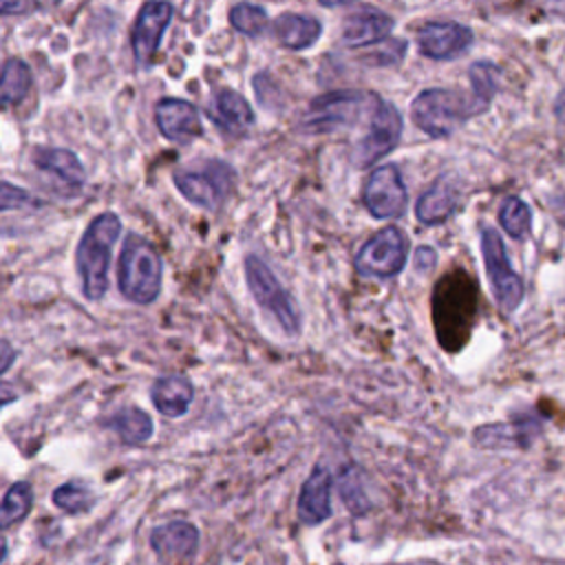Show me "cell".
Masks as SVG:
<instances>
[{
  "mask_svg": "<svg viewBox=\"0 0 565 565\" xmlns=\"http://www.w3.org/2000/svg\"><path fill=\"white\" fill-rule=\"evenodd\" d=\"M433 307L441 347L448 351L461 349L477 309V285L463 271H455L437 282Z\"/></svg>",
  "mask_w": 565,
  "mask_h": 565,
  "instance_id": "cell-2",
  "label": "cell"
},
{
  "mask_svg": "<svg viewBox=\"0 0 565 565\" xmlns=\"http://www.w3.org/2000/svg\"><path fill=\"white\" fill-rule=\"evenodd\" d=\"M322 33V24L316 18L300 13H280L274 20V35L278 44L291 51L309 49Z\"/></svg>",
  "mask_w": 565,
  "mask_h": 565,
  "instance_id": "cell-23",
  "label": "cell"
},
{
  "mask_svg": "<svg viewBox=\"0 0 565 565\" xmlns=\"http://www.w3.org/2000/svg\"><path fill=\"white\" fill-rule=\"evenodd\" d=\"M150 547L161 565H190L199 550V530L190 521H168L150 532Z\"/></svg>",
  "mask_w": 565,
  "mask_h": 565,
  "instance_id": "cell-12",
  "label": "cell"
},
{
  "mask_svg": "<svg viewBox=\"0 0 565 565\" xmlns=\"http://www.w3.org/2000/svg\"><path fill=\"white\" fill-rule=\"evenodd\" d=\"M33 166L55 177L66 188V192H71V196H75L86 181V170L77 154L64 148H35Z\"/></svg>",
  "mask_w": 565,
  "mask_h": 565,
  "instance_id": "cell-20",
  "label": "cell"
},
{
  "mask_svg": "<svg viewBox=\"0 0 565 565\" xmlns=\"http://www.w3.org/2000/svg\"><path fill=\"white\" fill-rule=\"evenodd\" d=\"M362 201L375 218H397L404 214L408 192L399 170L393 163L375 168L362 190Z\"/></svg>",
  "mask_w": 565,
  "mask_h": 565,
  "instance_id": "cell-11",
  "label": "cell"
},
{
  "mask_svg": "<svg viewBox=\"0 0 565 565\" xmlns=\"http://www.w3.org/2000/svg\"><path fill=\"white\" fill-rule=\"evenodd\" d=\"M408 238L395 225H386L375 232L355 254V271L364 278H393L406 265Z\"/></svg>",
  "mask_w": 565,
  "mask_h": 565,
  "instance_id": "cell-7",
  "label": "cell"
},
{
  "mask_svg": "<svg viewBox=\"0 0 565 565\" xmlns=\"http://www.w3.org/2000/svg\"><path fill=\"white\" fill-rule=\"evenodd\" d=\"M172 18V4L168 0H148L137 13L132 26V53L141 66H148L161 44L163 31Z\"/></svg>",
  "mask_w": 565,
  "mask_h": 565,
  "instance_id": "cell-13",
  "label": "cell"
},
{
  "mask_svg": "<svg viewBox=\"0 0 565 565\" xmlns=\"http://www.w3.org/2000/svg\"><path fill=\"white\" fill-rule=\"evenodd\" d=\"M31 88V71L29 66L18 60L9 57L2 66V82H0V97L4 106L20 104Z\"/></svg>",
  "mask_w": 565,
  "mask_h": 565,
  "instance_id": "cell-26",
  "label": "cell"
},
{
  "mask_svg": "<svg viewBox=\"0 0 565 565\" xmlns=\"http://www.w3.org/2000/svg\"><path fill=\"white\" fill-rule=\"evenodd\" d=\"M459 203V190L448 181H435L415 203V216L424 225H439L444 223Z\"/></svg>",
  "mask_w": 565,
  "mask_h": 565,
  "instance_id": "cell-22",
  "label": "cell"
},
{
  "mask_svg": "<svg viewBox=\"0 0 565 565\" xmlns=\"http://www.w3.org/2000/svg\"><path fill=\"white\" fill-rule=\"evenodd\" d=\"M119 234H121V221L115 212L97 214L84 230L75 249V267L79 274L82 294L86 300L104 298L108 289L110 254Z\"/></svg>",
  "mask_w": 565,
  "mask_h": 565,
  "instance_id": "cell-1",
  "label": "cell"
},
{
  "mask_svg": "<svg viewBox=\"0 0 565 565\" xmlns=\"http://www.w3.org/2000/svg\"><path fill=\"white\" fill-rule=\"evenodd\" d=\"M435 260H437V256H435V252L430 247H419L417 254H415L417 269H422V265H424V269H433Z\"/></svg>",
  "mask_w": 565,
  "mask_h": 565,
  "instance_id": "cell-35",
  "label": "cell"
},
{
  "mask_svg": "<svg viewBox=\"0 0 565 565\" xmlns=\"http://www.w3.org/2000/svg\"><path fill=\"white\" fill-rule=\"evenodd\" d=\"M552 210H554V216H556V221L565 227V192L563 194H558L556 199H554V203H552Z\"/></svg>",
  "mask_w": 565,
  "mask_h": 565,
  "instance_id": "cell-37",
  "label": "cell"
},
{
  "mask_svg": "<svg viewBox=\"0 0 565 565\" xmlns=\"http://www.w3.org/2000/svg\"><path fill=\"white\" fill-rule=\"evenodd\" d=\"M0 205H2V210L7 212V210H13V207H33V205H40V201L33 196V194H29L26 190H22V188H15V185H11V183H2V192H0Z\"/></svg>",
  "mask_w": 565,
  "mask_h": 565,
  "instance_id": "cell-33",
  "label": "cell"
},
{
  "mask_svg": "<svg viewBox=\"0 0 565 565\" xmlns=\"http://www.w3.org/2000/svg\"><path fill=\"white\" fill-rule=\"evenodd\" d=\"M331 472L322 466H316L298 492L296 514L305 525H320L331 516Z\"/></svg>",
  "mask_w": 565,
  "mask_h": 565,
  "instance_id": "cell-15",
  "label": "cell"
},
{
  "mask_svg": "<svg viewBox=\"0 0 565 565\" xmlns=\"http://www.w3.org/2000/svg\"><path fill=\"white\" fill-rule=\"evenodd\" d=\"M406 42L397 38H384L375 44L364 46V53H360V60L369 66H395L404 60Z\"/></svg>",
  "mask_w": 565,
  "mask_h": 565,
  "instance_id": "cell-30",
  "label": "cell"
},
{
  "mask_svg": "<svg viewBox=\"0 0 565 565\" xmlns=\"http://www.w3.org/2000/svg\"><path fill=\"white\" fill-rule=\"evenodd\" d=\"M481 254H483V265H486L499 309L503 313H514V309L523 300V280L512 269L505 245L497 230L492 227L481 230Z\"/></svg>",
  "mask_w": 565,
  "mask_h": 565,
  "instance_id": "cell-8",
  "label": "cell"
},
{
  "mask_svg": "<svg viewBox=\"0 0 565 565\" xmlns=\"http://www.w3.org/2000/svg\"><path fill=\"white\" fill-rule=\"evenodd\" d=\"M0 351H2V353H0V362H2V364H0V373L4 375V373L11 369L13 360H15V349L9 344V340H2V342H0Z\"/></svg>",
  "mask_w": 565,
  "mask_h": 565,
  "instance_id": "cell-34",
  "label": "cell"
},
{
  "mask_svg": "<svg viewBox=\"0 0 565 565\" xmlns=\"http://www.w3.org/2000/svg\"><path fill=\"white\" fill-rule=\"evenodd\" d=\"M53 503L66 512V514H82V512H88L95 497L90 492V488L86 483H79V481H64L60 483L53 494H51Z\"/></svg>",
  "mask_w": 565,
  "mask_h": 565,
  "instance_id": "cell-28",
  "label": "cell"
},
{
  "mask_svg": "<svg viewBox=\"0 0 565 565\" xmlns=\"http://www.w3.org/2000/svg\"><path fill=\"white\" fill-rule=\"evenodd\" d=\"M210 119L225 132L241 137L247 135V130L254 124V110L247 104V99L232 90V88H221L214 93L210 106H207Z\"/></svg>",
  "mask_w": 565,
  "mask_h": 565,
  "instance_id": "cell-19",
  "label": "cell"
},
{
  "mask_svg": "<svg viewBox=\"0 0 565 565\" xmlns=\"http://www.w3.org/2000/svg\"><path fill=\"white\" fill-rule=\"evenodd\" d=\"M245 282L249 287L252 298L258 302V307L265 309L287 335L294 338L300 333L302 316H300L296 300L278 282V278L269 269V265L263 258H258L256 254L245 256Z\"/></svg>",
  "mask_w": 565,
  "mask_h": 565,
  "instance_id": "cell-5",
  "label": "cell"
},
{
  "mask_svg": "<svg viewBox=\"0 0 565 565\" xmlns=\"http://www.w3.org/2000/svg\"><path fill=\"white\" fill-rule=\"evenodd\" d=\"M161 280L163 263L159 252L146 238L128 234L117 265L119 294L132 305H150L161 294Z\"/></svg>",
  "mask_w": 565,
  "mask_h": 565,
  "instance_id": "cell-4",
  "label": "cell"
},
{
  "mask_svg": "<svg viewBox=\"0 0 565 565\" xmlns=\"http://www.w3.org/2000/svg\"><path fill=\"white\" fill-rule=\"evenodd\" d=\"M472 44V31L459 22L433 20L417 31V46L422 55L430 60H452L468 51Z\"/></svg>",
  "mask_w": 565,
  "mask_h": 565,
  "instance_id": "cell-14",
  "label": "cell"
},
{
  "mask_svg": "<svg viewBox=\"0 0 565 565\" xmlns=\"http://www.w3.org/2000/svg\"><path fill=\"white\" fill-rule=\"evenodd\" d=\"M470 84L472 90L483 99V102H492V97L497 95L499 88V68L490 62H477L470 66Z\"/></svg>",
  "mask_w": 565,
  "mask_h": 565,
  "instance_id": "cell-32",
  "label": "cell"
},
{
  "mask_svg": "<svg viewBox=\"0 0 565 565\" xmlns=\"http://www.w3.org/2000/svg\"><path fill=\"white\" fill-rule=\"evenodd\" d=\"M375 95L355 93V90H333L324 93L307 106L305 115L298 121V130L305 135L333 132L347 126H353L362 113L375 104Z\"/></svg>",
  "mask_w": 565,
  "mask_h": 565,
  "instance_id": "cell-6",
  "label": "cell"
},
{
  "mask_svg": "<svg viewBox=\"0 0 565 565\" xmlns=\"http://www.w3.org/2000/svg\"><path fill=\"white\" fill-rule=\"evenodd\" d=\"M33 505V488L29 481H15L9 486V490L2 497V508H0V527L9 530L18 525Z\"/></svg>",
  "mask_w": 565,
  "mask_h": 565,
  "instance_id": "cell-25",
  "label": "cell"
},
{
  "mask_svg": "<svg viewBox=\"0 0 565 565\" xmlns=\"http://www.w3.org/2000/svg\"><path fill=\"white\" fill-rule=\"evenodd\" d=\"M0 11L2 15H13L24 11V0H0Z\"/></svg>",
  "mask_w": 565,
  "mask_h": 565,
  "instance_id": "cell-36",
  "label": "cell"
},
{
  "mask_svg": "<svg viewBox=\"0 0 565 565\" xmlns=\"http://www.w3.org/2000/svg\"><path fill=\"white\" fill-rule=\"evenodd\" d=\"M499 223L501 227L516 241L525 238L532 227V212L527 203L519 196H508L499 207Z\"/></svg>",
  "mask_w": 565,
  "mask_h": 565,
  "instance_id": "cell-27",
  "label": "cell"
},
{
  "mask_svg": "<svg viewBox=\"0 0 565 565\" xmlns=\"http://www.w3.org/2000/svg\"><path fill=\"white\" fill-rule=\"evenodd\" d=\"M150 397L154 408L174 419V417H183L194 399V386L188 377L183 375H161L154 380L152 388H150Z\"/></svg>",
  "mask_w": 565,
  "mask_h": 565,
  "instance_id": "cell-21",
  "label": "cell"
},
{
  "mask_svg": "<svg viewBox=\"0 0 565 565\" xmlns=\"http://www.w3.org/2000/svg\"><path fill=\"white\" fill-rule=\"evenodd\" d=\"M234 170L225 161H210L201 170H181L174 174L177 190L203 210H216L230 194Z\"/></svg>",
  "mask_w": 565,
  "mask_h": 565,
  "instance_id": "cell-10",
  "label": "cell"
},
{
  "mask_svg": "<svg viewBox=\"0 0 565 565\" xmlns=\"http://www.w3.org/2000/svg\"><path fill=\"white\" fill-rule=\"evenodd\" d=\"M333 565H342V563H333Z\"/></svg>",
  "mask_w": 565,
  "mask_h": 565,
  "instance_id": "cell-40",
  "label": "cell"
},
{
  "mask_svg": "<svg viewBox=\"0 0 565 565\" xmlns=\"http://www.w3.org/2000/svg\"><path fill=\"white\" fill-rule=\"evenodd\" d=\"M338 492H340V499L344 501L347 510L355 516L364 514L369 510V499L364 494V488H362V481H360V472L355 470V466H347L340 477H338Z\"/></svg>",
  "mask_w": 565,
  "mask_h": 565,
  "instance_id": "cell-29",
  "label": "cell"
},
{
  "mask_svg": "<svg viewBox=\"0 0 565 565\" xmlns=\"http://www.w3.org/2000/svg\"><path fill=\"white\" fill-rule=\"evenodd\" d=\"M154 119L159 132L177 143H190L203 130L196 108L190 102L177 97L161 99L154 108Z\"/></svg>",
  "mask_w": 565,
  "mask_h": 565,
  "instance_id": "cell-16",
  "label": "cell"
},
{
  "mask_svg": "<svg viewBox=\"0 0 565 565\" xmlns=\"http://www.w3.org/2000/svg\"><path fill=\"white\" fill-rule=\"evenodd\" d=\"M554 115H556V119L565 126V88L558 93V97H556V102H554Z\"/></svg>",
  "mask_w": 565,
  "mask_h": 565,
  "instance_id": "cell-38",
  "label": "cell"
},
{
  "mask_svg": "<svg viewBox=\"0 0 565 565\" xmlns=\"http://www.w3.org/2000/svg\"><path fill=\"white\" fill-rule=\"evenodd\" d=\"M488 106L490 104L483 102L475 90L463 93L452 88H428L413 99L411 119L426 135L444 139L452 135L457 126L483 113Z\"/></svg>",
  "mask_w": 565,
  "mask_h": 565,
  "instance_id": "cell-3",
  "label": "cell"
},
{
  "mask_svg": "<svg viewBox=\"0 0 565 565\" xmlns=\"http://www.w3.org/2000/svg\"><path fill=\"white\" fill-rule=\"evenodd\" d=\"M402 115L391 102H382L377 97L373 113H371V124L364 137L358 141V146L351 152V161L355 168H369L371 163L380 161L386 157L399 141L402 137Z\"/></svg>",
  "mask_w": 565,
  "mask_h": 565,
  "instance_id": "cell-9",
  "label": "cell"
},
{
  "mask_svg": "<svg viewBox=\"0 0 565 565\" xmlns=\"http://www.w3.org/2000/svg\"><path fill=\"white\" fill-rule=\"evenodd\" d=\"M106 428L115 430L117 437L126 444V446H143L152 439L154 435V422L152 417L137 408V406H124L119 411H115L108 419H106Z\"/></svg>",
  "mask_w": 565,
  "mask_h": 565,
  "instance_id": "cell-24",
  "label": "cell"
},
{
  "mask_svg": "<svg viewBox=\"0 0 565 565\" xmlns=\"http://www.w3.org/2000/svg\"><path fill=\"white\" fill-rule=\"evenodd\" d=\"M393 18L375 7H362L342 22V42L351 49H364L391 35Z\"/></svg>",
  "mask_w": 565,
  "mask_h": 565,
  "instance_id": "cell-18",
  "label": "cell"
},
{
  "mask_svg": "<svg viewBox=\"0 0 565 565\" xmlns=\"http://www.w3.org/2000/svg\"><path fill=\"white\" fill-rule=\"evenodd\" d=\"M541 433V424L532 415L514 417L512 422L479 426L472 435L481 448H527Z\"/></svg>",
  "mask_w": 565,
  "mask_h": 565,
  "instance_id": "cell-17",
  "label": "cell"
},
{
  "mask_svg": "<svg viewBox=\"0 0 565 565\" xmlns=\"http://www.w3.org/2000/svg\"><path fill=\"white\" fill-rule=\"evenodd\" d=\"M391 565H439V563H426V561H417V563H391Z\"/></svg>",
  "mask_w": 565,
  "mask_h": 565,
  "instance_id": "cell-39",
  "label": "cell"
},
{
  "mask_svg": "<svg viewBox=\"0 0 565 565\" xmlns=\"http://www.w3.org/2000/svg\"><path fill=\"white\" fill-rule=\"evenodd\" d=\"M230 22L236 31L245 35H260L267 29V13L256 4H234L230 11Z\"/></svg>",
  "mask_w": 565,
  "mask_h": 565,
  "instance_id": "cell-31",
  "label": "cell"
}]
</instances>
